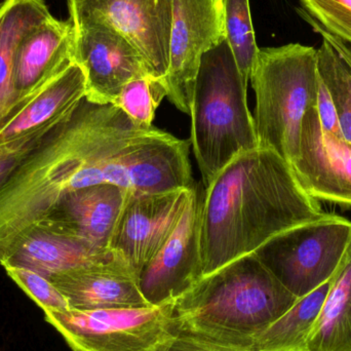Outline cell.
<instances>
[{
    "label": "cell",
    "mask_w": 351,
    "mask_h": 351,
    "mask_svg": "<svg viewBox=\"0 0 351 351\" xmlns=\"http://www.w3.org/2000/svg\"><path fill=\"white\" fill-rule=\"evenodd\" d=\"M350 243L351 221L331 214L276 235L254 254L300 299L334 276Z\"/></svg>",
    "instance_id": "7"
},
{
    "label": "cell",
    "mask_w": 351,
    "mask_h": 351,
    "mask_svg": "<svg viewBox=\"0 0 351 351\" xmlns=\"http://www.w3.org/2000/svg\"><path fill=\"white\" fill-rule=\"evenodd\" d=\"M69 12L108 23L139 51L150 75L169 67L174 0H67Z\"/></svg>",
    "instance_id": "12"
},
{
    "label": "cell",
    "mask_w": 351,
    "mask_h": 351,
    "mask_svg": "<svg viewBox=\"0 0 351 351\" xmlns=\"http://www.w3.org/2000/svg\"><path fill=\"white\" fill-rule=\"evenodd\" d=\"M291 167L311 197L351 206V144L322 128L317 107L305 113L299 156Z\"/></svg>",
    "instance_id": "13"
},
{
    "label": "cell",
    "mask_w": 351,
    "mask_h": 351,
    "mask_svg": "<svg viewBox=\"0 0 351 351\" xmlns=\"http://www.w3.org/2000/svg\"><path fill=\"white\" fill-rule=\"evenodd\" d=\"M168 96L166 84L152 75L136 78L125 84L113 104L142 129H152L156 109Z\"/></svg>",
    "instance_id": "24"
},
{
    "label": "cell",
    "mask_w": 351,
    "mask_h": 351,
    "mask_svg": "<svg viewBox=\"0 0 351 351\" xmlns=\"http://www.w3.org/2000/svg\"><path fill=\"white\" fill-rule=\"evenodd\" d=\"M250 80L259 147L272 150L292 166L299 156L305 113L317 104V49L301 43L259 49Z\"/></svg>",
    "instance_id": "5"
},
{
    "label": "cell",
    "mask_w": 351,
    "mask_h": 351,
    "mask_svg": "<svg viewBox=\"0 0 351 351\" xmlns=\"http://www.w3.org/2000/svg\"><path fill=\"white\" fill-rule=\"evenodd\" d=\"M166 351H237L178 332Z\"/></svg>",
    "instance_id": "29"
},
{
    "label": "cell",
    "mask_w": 351,
    "mask_h": 351,
    "mask_svg": "<svg viewBox=\"0 0 351 351\" xmlns=\"http://www.w3.org/2000/svg\"><path fill=\"white\" fill-rule=\"evenodd\" d=\"M319 76L333 101L344 140L351 144V69L338 51L323 39L317 49Z\"/></svg>",
    "instance_id": "23"
},
{
    "label": "cell",
    "mask_w": 351,
    "mask_h": 351,
    "mask_svg": "<svg viewBox=\"0 0 351 351\" xmlns=\"http://www.w3.org/2000/svg\"><path fill=\"white\" fill-rule=\"evenodd\" d=\"M301 187L292 167L258 147L233 158L202 196V278L255 253L284 231L329 217Z\"/></svg>",
    "instance_id": "2"
},
{
    "label": "cell",
    "mask_w": 351,
    "mask_h": 351,
    "mask_svg": "<svg viewBox=\"0 0 351 351\" xmlns=\"http://www.w3.org/2000/svg\"><path fill=\"white\" fill-rule=\"evenodd\" d=\"M333 276L298 299L287 313L258 336L249 351H309V337L331 288Z\"/></svg>",
    "instance_id": "21"
},
{
    "label": "cell",
    "mask_w": 351,
    "mask_h": 351,
    "mask_svg": "<svg viewBox=\"0 0 351 351\" xmlns=\"http://www.w3.org/2000/svg\"><path fill=\"white\" fill-rule=\"evenodd\" d=\"M322 28L351 43V0H299Z\"/></svg>",
    "instance_id": "26"
},
{
    "label": "cell",
    "mask_w": 351,
    "mask_h": 351,
    "mask_svg": "<svg viewBox=\"0 0 351 351\" xmlns=\"http://www.w3.org/2000/svg\"><path fill=\"white\" fill-rule=\"evenodd\" d=\"M74 47L75 32L70 18L51 16L22 39L14 61V108L74 64Z\"/></svg>",
    "instance_id": "16"
},
{
    "label": "cell",
    "mask_w": 351,
    "mask_h": 351,
    "mask_svg": "<svg viewBox=\"0 0 351 351\" xmlns=\"http://www.w3.org/2000/svg\"><path fill=\"white\" fill-rule=\"evenodd\" d=\"M86 78L72 64L10 111L0 128V145L26 137L65 119L86 98Z\"/></svg>",
    "instance_id": "17"
},
{
    "label": "cell",
    "mask_w": 351,
    "mask_h": 351,
    "mask_svg": "<svg viewBox=\"0 0 351 351\" xmlns=\"http://www.w3.org/2000/svg\"><path fill=\"white\" fill-rule=\"evenodd\" d=\"M69 14L75 32L74 63L84 72L88 101L113 104L125 84L150 75L141 53L117 29L95 16Z\"/></svg>",
    "instance_id": "8"
},
{
    "label": "cell",
    "mask_w": 351,
    "mask_h": 351,
    "mask_svg": "<svg viewBox=\"0 0 351 351\" xmlns=\"http://www.w3.org/2000/svg\"><path fill=\"white\" fill-rule=\"evenodd\" d=\"M125 190L99 184L65 194L38 222L99 251L109 252V243L125 204Z\"/></svg>",
    "instance_id": "15"
},
{
    "label": "cell",
    "mask_w": 351,
    "mask_h": 351,
    "mask_svg": "<svg viewBox=\"0 0 351 351\" xmlns=\"http://www.w3.org/2000/svg\"><path fill=\"white\" fill-rule=\"evenodd\" d=\"M73 351H166L178 333L174 302L45 313Z\"/></svg>",
    "instance_id": "6"
},
{
    "label": "cell",
    "mask_w": 351,
    "mask_h": 351,
    "mask_svg": "<svg viewBox=\"0 0 351 351\" xmlns=\"http://www.w3.org/2000/svg\"><path fill=\"white\" fill-rule=\"evenodd\" d=\"M109 254L110 251H99L37 222L16 239L2 256L0 265L28 268L49 278L51 274L104 259Z\"/></svg>",
    "instance_id": "18"
},
{
    "label": "cell",
    "mask_w": 351,
    "mask_h": 351,
    "mask_svg": "<svg viewBox=\"0 0 351 351\" xmlns=\"http://www.w3.org/2000/svg\"><path fill=\"white\" fill-rule=\"evenodd\" d=\"M49 280L67 299L70 308L149 306L140 289L139 278L111 252L104 259L51 274Z\"/></svg>",
    "instance_id": "14"
},
{
    "label": "cell",
    "mask_w": 351,
    "mask_h": 351,
    "mask_svg": "<svg viewBox=\"0 0 351 351\" xmlns=\"http://www.w3.org/2000/svg\"><path fill=\"white\" fill-rule=\"evenodd\" d=\"M309 351H351V243L332 280Z\"/></svg>",
    "instance_id": "20"
},
{
    "label": "cell",
    "mask_w": 351,
    "mask_h": 351,
    "mask_svg": "<svg viewBox=\"0 0 351 351\" xmlns=\"http://www.w3.org/2000/svg\"><path fill=\"white\" fill-rule=\"evenodd\" d=\"M219 1H220V2H221V0H219Z\"/></svg>",
    "instance_id": "31"
},
{
    "label": "cell",
    "mask_w": 351,
    "mask_h": 351,
    "mask_svg": "<svg viewBox=\"0 0 351 351\" xmlns=\"http://www.w3.org/2000/svg\"><path fill=\"white\" fill-rule=\"evenodd\" d=\"M193 187L125 196L109 251L138 278L177 226Z\"/></svg>",
    "instance_id": "10"
},
{
    "label": "cell",
    "mask_w": 351,
    "mask_h": 351,
    "mask_svg": "<svg viewBox=\"0 0 351 351\" xmlns=\"http://www.w3.org/2000/svg\"><path fill=\"white\" fill-rule=\"evenodd\" d=\"M58 123L47 125L16 141L0 145V188Z\"/></svg>",
    "instance_id": "27"
},
{
    "label": "cell",
    "mask_w": 351,
    "mask_h": 351,
    "mask_svg": "<svg viewBox=\"0 0 351 351\" xmlns=\"http://www.w3.org/2000/svg\"><path fill=\"white\" fill-rule=\"evenodd\" d=\"M317 110L319 113L322 128L326 132L333 134L334 136L343 138L339 123H338L337 113H336L333 101H332L331 96L322 80L321 84H319V96H317Z\"/></svg>",
    "instance_id": "28"
},
{
    "label": "cell",
    "mask_w": 351,
    "mask_h": 351,
    "mask_svg": "<svg viewBox=\"0 0 351 351\" xmlns=\"http://www.w3.org/2000/svg\"><path fill=\"white\" fill-rule=\"evenodd\" d=\"M297 300L250 254L204 276L175 301L178 332L249 351L258 336Z\"/></svg>",
    "instance_id": "3"
},
{
    "label": "cell",
    "mask_w": 351,
    "mask_h": 351,
    "mask_svg": "<svg viewBox=\"0 0 351 351\" xmlns=\"http://www.w3.org/2000/svg\"><path fill=\"white\" fill-rule=\"evenodd\" d=\"M300 14L302 16V18L313 27L315 32L322 35L323 39L327 40L328 43L338 51V53L343 58L344 61L348 64L351 69V43L342 40L339 37L335 36V35L331 34V33L326 31L325 29L322 28V27L319 26L308 14H306L302 8H301Z\"/></svg>",
    "instance_id": "30"
},
{
    "label": "cell",
    "mask_w": 351,
    "mask_h": 351,
    "mask_svg": "<svg viewBox=\"0 0 351 351\" xmlns=\"http://www.w3.org/2000/svg\"><path fill=\"white\" fill-rule=\"evenodd\" d=\"M189 140L142 129L112 103L84 98L43 138L5 184L14 212L28 224L69 193L112 184L127 194L192 188Z\"/></svg>",
    "instance_id": "1"
},
{
    "label": "cell",
    "mask_w": 351,
    "mask_h": 351,
    "mask_svg": "<svg viewBox=\"0 0 351 351\" xmlns=\"http://www.w3.org/2000/svg\"><path fill=\"white\" fill-rule=\"evenodd\" d=\"M8 276L32 299L43 313L63 311L70 308L64 295L53 286V282L38 272L24 267H3Z\"/></svg>",
    "instance_id": "25"
},
{
    "label": "cell",
    "mask_w": 351,
    "mask_h": 351,
    "mask_svg": "<svg viewBox=\"0 0 351 351\" xmlns=\"http://www.w3.org/2000/svg\"><path fill=\"white\" fill-rule=\"evenodd\" d=\"M202 196L195 184L177 226L140 274V289L149 305L175 302L202 278Z\"/></svg>",
    "instance_id": "11"
},
{
    "label": "cell",
    "mask_w": 351,
    "mask_h": 351,
    "mask_svg": "<svg viewBox=\"0 0 351 351\" xmlns=\"http://www.w3.org/2000/svg\"><path fill=\"white\" fill-rule=\"evenodd\" d=\"M247 92L226 39L202 56L190 103L189 142L204 187L233 158L259 147Z\"/></svg>",
    "instance_id": "4"
},
{
    "label": "cell",
    "mask_w": 351,
    "mask_h": 351,
    "mask_svg": "<svg viewBox=\"0 0 351 351\" xmlns=\"http://www.w3.org/2000/svg\"><path fill=\"white\" fill-rule=\"evenodd\" d=\"M221 4L225 39L234 56L243 82L249 84L252 68L259 51L252 23L250 0H221Z\"/></svg>",
    "instance_id": "22"
},
{
    "label": "cell",
    "mask_w": 351,
    "mask_h": 351,
    "mask_svg": "<svg viewBox=\"0 0 351 351\" xmlns=\"http://www.w3.org/2000/svg\"><path fill=\"white\" fill-rule=\"evenodd\" d=\"M225 39L219 0H174L169 67L164 82L168 99L189 115L202 56Z\"/></svg>",
    "instance_id": "9"
},
{
    "label": "cell",
    "mask_w": 351,
    "mask_h": 351,
    "mask_svg": "<svg viewBox=\"0 0 351 351\" xmlns=\"http://www.w3.org/2000/svg\"><path fill=\"white\" fill-rule=\"evenodd\" d=\"M51 16L45 0H4L0 4V128L14 108V68L19 45Z\"/></svg>",
    "instance_id": "19"
}]
</instances>
